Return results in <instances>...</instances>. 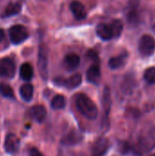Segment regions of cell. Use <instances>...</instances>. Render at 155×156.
<instances>
[{
	"mask_svg": "<svg viewBox=\"0 0 155 156\" xmlns=\"http://www.w3.org/2000/svg\"><path fill=\"white\" fill-rule=\"evenodd\" d=\"M143 79L149 84H155V67H151L144 71Z\"/></svg>",
	"mask_w": 155,
	"mask_h": 156,
	"instance_id": "23",
	"label": "cell"
},
{
	"mask_svg": "<svg viewBox=\"0 0 155 156\" xmlns=\"http://www.w3.org/2000/svg\"><path fill=\"white\" fill-rule=\"evenodd\" d=\"M69 8H70L71 13L73 14L74 17L78 20L84 19L87 16V11L85 9V6L79 1H77V0L72 1L70 3Z\"/></svg>",
	"mask_w": 155,
	"mask_h": 156,
	"instance_id": "10",
	"label": "cell"
},
{
	"mask_svg": "<svg viewBox=\"0 0 155 156\" xmlns=\"http://www.w3.org/2000/svg\"><path fill=\"white\" fill-rule=\"evenodd\" d=\"M19 139L14 133H8L5 138L4 148L7 154H15L19 148Z\"/></svg>",
	"mask_w": 155,
	"mask_h": 156,
	"instance_id": "8",
	"label": "cell"
},
{
	"mask_svg": "<svg viewBox=\"0 0 155 156\" xmlns=\"http://www.w3.org/2000/svg\"><path fill=\"white\" fill-rule=\"evenodd\" d=\"M34 75V70L29 63H24L20 67V77L25 81H29Z\"/></svg>",
	"mask_w": 155,
	"mask_h": 156,
	"instance_id": "16",
	"label": "cell"
},
{
	"mask_svg": "<svg viewBox=\"0 0 155 156\" xmlns=\"http://www.w3.org/2000/svg\"><path fill=\"white\" fill-rule=\"evenodd\" d=\"M16 73L15 62L9 58L0 59V76L7 79H12Z\"/></svg>",
	"mask_w": 155,
	"mask_h": 156,
	"instance_id": "5",
	"label": "cell"
},
{
	"mask_svg": "<svg viewBox=\"0 0 155 156\" xmlns=\"http://www.w3.org/2000/svg\"><path fill=\"white\" fill-rule=\"evenodd\" d=\"M50 105L53 110H62L66 106V99L63 95H56L52 99Z\"/></svg>",
	"mask_w": 155,
	"mask_h": 156,
	"instance_id": "20",
	"label": "cell"
},
{
	"mask_svg": "<svg viewBox=\"0 0 155 156\" xmlns=\"http://www.w3.org/2000/svg\"><path fill=\"white\" fill-rule=\"evenodd\" d=\"M21 9H22V6L19 3H10L6 6L5 12H4V16L8 17V16L17 15L20 13Z\"/></svg>",
	"mask_w": 155,
	"mask_h": 156,
	"instance_id": "18",
	"label": "cell"
},
{
	"mask_svg": "<svg viewBox=\"0 0 155 156\" xmlns=\"http://www.w3.org/2000/svg\"><path fill=\"white\" fill-rule=\"evenodd\" d=\"M102 103H103V107L105 110V113L108 116L110 110H111V93H110V90L108 87L105 88L104 92H103V100H102Z\"/></svg>",
	"mask_w": 155,
	"mask_h": 156,
	"instance_id": "21",
	"label": "cell"
},
{
	"mask_svg": "<svg viewBox=\"0 0 155 156\" xmlns=\"http://www.w3.org/2000/svg\"><path fill=\"white\" fill-rule=\"evenodd\" d=\"M55 84L59 85V86H64L68 88L69 90H73L78 88L81 82H82V77L80 74L76 73L69 77V79H63V78H57L54 80Z\"/></svg>",
	"mask_w": 155,
	"mask_h": 156,
	"instance_id": "4",
	"label": "cell"
},
{
	"mask_svg": "<svg viewBox=\"0 0 155 156\" xmlns=\"http://www.w3.org/2000/svg\"><path fill=\"white\" fill-rule=\"evenodd\" d=\"M153 31H154V32H155V25H154V26H153Z\"/></svg>",
	"mask_w": 155,
	"mask_h": 156,
	"instance_id": "26",
	"label": "cell"
},
{
	"mask_svg": "<svg viewBox=\"0 0 155 156\" xmlns=\"http://www.w3.org/2000/svg\"><path fill=\"white\" fill-rule=\"evenodd\" d=\"M63 64H64V67L67 70L73 71L79 66L80 58L75 53H69L65 57Z\"/></svg>",
	"mask_w": 155,
	"mask_h": 156,
	"instance_id": "11",
	"label": "cell"
},
{
	"mask_svg": "<svg viewBox=\"0 0 155 156\" xmlns=\"http://www.w3.org/2000/svg\"><path fill=\"white\" fill-rule=\"evenodd\" d=\"M0 94L9 99H12L15 96L13 89L8 84H5V83H0Z\"/></svg>",
	"mask_w": 155,
	"mask_h": 156,
	"instance_id": "22",
	"label": "cell"
},
{
	"mask_svg": "<svg viewBox=\"0 0 155 156\" xmlns=\"http://www.w3.org/2000/svg\"><path fill=\"white\" fill-rule=\"evenodd\" d=\"M139 51L143 57H150L155 52V39L150 35H143L139 41Z\"/></svg>",
	"mask_w": 155,
	"mask_h": 156,
	"instance_id": "2",
	"label": "cell"
},
{
	"mask_svg": "<svg viewBox=\"0 0 155 156\" xmlns=\"http://www.w3.org/2000/svg\"><path fill=\"white\" fill-rule=\"evenodd\" d=\"M4 37H5V33H4L3 29H0V42L4 39Z\"/></svg>",
	"mask_w": 155,
	"mask_h": 156,
	"instance_id": "25",
	"label": "cell"
},
{
	"mask_svg": "<svg viewBox=\"0 0 155 156\" xmlns=\"http://www.w3.org/2000/svg\"><path fill=\"white\" fill-rule=\"evenodd\" d=\"M76 106L79 112L88 120L93 121L98 117L99 110L95 102L86 94H79L76 98Z\"/></svg>",
	"mask_w": 155,
	"mask_h": 156,
	"instance_id": "1",
	"label": "cell"
},
{
	"mask_svg": "<svg viewBox=\"0 0 155 156\" xmlns=\"http://www.w3.org/2000/svg\"><path fill=\"white\" fill-rule=\"evenodd\" d=\"M29 155L30 156H43V154L36 148H32L30 150V153H29Z\"/></svg>",
	"mask_w": 155,
	"mask_h": 156,
	"instance_id": "24",
	"label": "cell"
},
{
	"mask_svg": "<svg viewBox=\"0 0 155 156\" xmlns=\"http://www.w3.org/2000/svg\"><path fill=\"white\" fill-rule=\"evenodd\" d=\"M81 139H82V135L77 131H73L66 135V137L62 140V144L66 145H73L79 143Z\"/></svg>",
	"mask_w": 155,
	"mask_h": 156,
	"instance_id": "17",
	"label": "cell"
},
{
	"mask_svg": "<svg viewBox=\"0 0 155 156\" xmlns=\"http://www.w3.org/2000/svg\"><path fill=\"white\" fill-rule=\"evenodd\" d=\"M86 78L87 80L90 83L98 85L100 82L101 79V73H100V69L98 64H94L89 68L86 73Z\"/></svg>",
	"mask_w": 155,
	"mask_h": 156,
	"instance_id": "9",
	"label": "cell"
},
{
	"mask_svg": "<svg viewBox=\"0 0 155 156\" xmlns=\"http://www.w3.org/2000/svg\"><path fill=\"white\" fill-rule=\"evenodd\" d=\"M127 58H128V54L126 51H124L121 53L120 55L111 58L109 60V67L111 69H119L125 65Z\"/></svg>",
	"mask_w": 155,
	"mask_h": 156,
	"instance_id": "14",
	"label": "cell"
},
{
	"mask_svg": "<svg viewBox=\"0 0 155 156\" xmlns=\"http://www.w3.org/2000/svg\"><path fill=\"white\" fill-rule=\"evenodd\" d=\"M9 37L10 40L13 44L17 45L24 42L28 37L27 29L22 25H15L9 29Z\"/></svg>",
	"mask_w": 155,
	"mask_h": 156,
	"instance_id": "3",
	"label": "cell"
},
{
	"mask_svg": "<svg viewBox=\"0 0 155 156\" xmlns=\"http://www.w3.org/2000/svg\"><path fill=\"white\" fill-rule=\"evenodd\" d=\"M96 33L98 35V37L102 39V40H111V38H113V35H112V31L110 25H107L105 23H100L97 27H96Z\"/></svg>",
	"mask_w": 155,
	"mask_h": 156,
	"instance_id": "12",
	"label": "cell"
},
{
	"mask_svg": "<svg viewBox=\"0 0 155 156\" xmlns=\"http://www.w3.org/2000/svg\"><path fill=\"white\" fill-rule=\"evenodd\" d=\"M110 147L109 140L105 137L99 138L93 144L91 149V156H103Z\"/></svg>",
	"mask_w": 155,
	"mask_h": 156,
	"instance_id": "7",
	"label": "cell"
},
{
	"mask_svg": "<svg viewBox=\"0 0 155 156\" xmlns=\"http://www.w3.org/2000/svg\"><path fill=\"white\" fill-rule=\"evenodd\" d=\"M110 26H111V28L112 31L113 38L120 37V36L122 35V30H123V23L119 19H115L110 24Z\"/></svg>",
	"mask_w": 155,
	"mask_h": 156,
	"instance_id": "19",
	"label": "cell"
},
{
	"mask_svg": "<svg viewBox=\"0 0 155 156\" xmlns=\"http://www.w3.org/2000/svg\"><path fill=\"white\" fill-rule=\"evenodd\" d=\"M37 68L41 78L44 80H48V56L47 51L45 50L43 46H40L37 58Z\"/></svg>",
	"mask_w": 155,
	"mask_h": 156,
	"instance_id": "6",
	"label": "cell"
},
{
	"mask_svg": "<svg viewBox=\"0 0 155 156\" xmlns=\"http://www.w3.org/2000/svg\"><path fill=\"white\" fill-rule=\"evenodd\" d=\"M19 93H20L21 98L25 101H30L32 100V97H33V94H34V88L30 83L23 84L20 87Z\"/></svg>",
	"mask_w": 155,
	"mask_h": 156,
	"instance_id": "15",
	"label": "cell"
},
{
	"mask_svg": "<svg viewBox=\"0 0 155 156\" xmlns=\"http://www.w3.org/2000/svg\"><path fill=\"white\" fill-rule=\"evenodd\" d=\"M30 116L37 122H42L47 116V111L43 105H35L29 110Z\"/></svg>",
	"mask_w": 155,
	"mask_h": 156,
	"instance_id": "13",
	"label": "cell"
}]
</instances>
